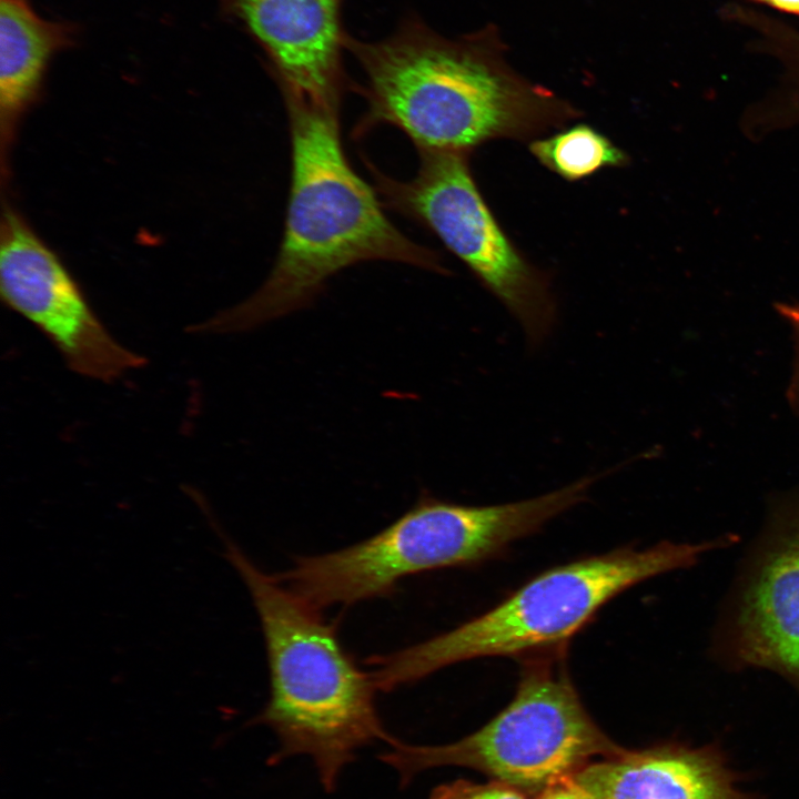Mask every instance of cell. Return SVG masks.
I'll use <instances>...</instances> for the list:
<instances>
[{
  "instance_id": "obj_17",
  "label": "cell",
  "mask_w": 799,
  "mask_h": 799,
  "mask_svg": "<svg viewBox=\"0 0 799 799\" xmlns=\"http://www.w3.org/2000/svg\"><path fill=\"white\" fill-rule=\"evenodd\" d=\"M776 9L799 14V0H755Z\"/></svg>"
},
{
  "instance_id": "obj_15",
  "label": "cell",
  "mask_w": 799,
  "mask_h": 799,
  "mask_svg": "<svg viewBox=\"0 0 799 799\" xmlns=\"http://www.w3.org/2000/svg\"><path fill=\"white\" fill-rule=\"evenodd\" d=\"M777 309L793 333L796 357L788 394L792 407L799 411V305L779 304Z\"/></svg>"
},
{
  "instance_id": "obj_11",
  "label": "cell",
  "mask_w": 799,
  "mask_h": 799,
  "mask_svg": "<svg viewBox=\"0 0 799 799\" xmlns=\"http://www.w3.org/2000/svg\"><path fill=\"white\" fill-rule=\"evenodd\" d=\"M570 777L591 799H748L710 747L625 750L590 761Z\"/></svg>"
},
{
  "instance_id": "obj_3",
  "label": "cell",
  "mask_w": 799,
  "mask_h": 799,
  "mask_svg": "<svg viewBox=\"0 0 799 799\" xmlns=\"http://www.w3.org/2000/svg\"><path fill=\"white\" fill-rule=\"evenodd\" d=\"M224 557L249 589L261 620L270 670V698L254 719L271 728L279 747L270 762L312 759L326 792L336 790L347 765L363 747L398 739L383 726L372 674L341 644L334 625L275 576L260 569L210 518Z\"/></svg>"
},
{
  "instance_id": "obj_8",
  "label": "cell",
  "mask_w": 799,
  "mask_h": 799,
  "mask_svg": "<svg viewBox=\"0 0 799 799\" xmlns=\"http://www.w3.org/2000/svg\"><path fill=\"white\" fill-rule=\"evenodd\" d=\"M711 657L727 670L762 669L799 695V494L771 505L720 606Z\"/></svg>"
},
{
  "instance_id": "obj_9",
  "label": "cell",
  "mask_w": 799,
  "mask_h": 799,
  "mask_svg": "<svg viewBox=\"0 0 799 799\" xmlns=\"http://www.w3.org/2000/svg\"><path fill=\"white\" fill-rule=\"evenodd\" d=\"M0 231L3 303L42 332L72 372L109 383L145 365L114 338L60 257L7 203Z\"/></svg>"
},
{
  "instance_id": "obj_7",
  "label": "cell",
  "mask_w": 799,
  "mask_h": 799,
  "mask_svg": "<svg viewBox=\"0 0 799 799\" xmlns=\"http://www.w3.org/2000/svg\"><path fill=\"white\" fill-rule=\"evenodd\" d=\"M418 152V170L408 181L371 169L378 193L431 230L515 316L532 343H540L556 317L548 276L500 227L472 175L468 152Z\"/></svg>"
},
{
  "instance_id": "obj_13",
  "label": "cell",
  "mask_w": 799,
  "mask_h": 799,
  "mask_svg": "<svg viewBox=\"0 0 799 799\" xmlns=\"http://www.w3.org/2000/svg\"><path fill=\"white\" fill-rule=\"evenodd\" d=\"M533 156L567 181L588 178L606 168L629 163L627 153L588 124H575L529 141Z\"/></svg>"
},
{
  "instance_id": "obj_10",
  "label": "cell",
  "mask_w": 799,
  "mask_h": 799,
  "mask_svg": "<svg viewBox=\"0 0 799 799\" xmlns=\"http://www.w3.org/2000/svg\"><path fill=\"white\" fill-rule=\"evenodd\" d=\"M262 49L283 99L338 109L345 85L343 0H220Z\"/></svg>"
},
{
  "instance_id": "obj_16",
  "label": "cell",
  "mask_w": 799,
  "mask_h": 799,
  "mask_svg": "<svg viewBox=\"0 0 799 799\" xmlns=\"http://www.w3.org/2000/svg\"><path fill=\"white\" fill-rule=\"evenodd\" d=\"M536 799H591L569 776L562 777L546 787Z\"/></svg>"
},
{
  "instance_id": "obj_4",
  "label": "cell",
  "mask_w": 799,
  "mask_h": 799,
  "mask_svg": "<svg viewBox=\"0 0 799 799\" xmlns=\"http://www.w3.org/2000/svg\"><path fill=\"white\" fill-rule=\"evenodd\" d=\"M729 535L692 543L660 542L620 548L537 575L486 613L414 646L370 658L378 690L391 691L441 668L482 657H524L560 648L608 600L672 570L690 568Z\"/></svg>"
},
{
  "instance_id": "obj_1",
  "label": "cell",
  "mask_w": 799,
  "mask_h": 799,
  "mask_svg": "<svg viewBox=\"0 0 799 799\" xmlns=\"http://www.w3.org/2000/svg\"><path fill=\"white\" fill-rule=\"evenodd\" d=\"M365 77V124L403 131L418 151L471 153L495 139L534 140L579 111L516 72L496 27L455 39L416 17L373 42L348 37Z\"/></svg>"
},
{
  "instance_id": "obj_2",
  "label": "cell",
  "mask_w": 799,
  "mask_h": 799,
  "mask_svg": "<svg viewBox=\"0 0 799 799\" xmlns=\"http://www.w3.org/2000/svg\"><path fill=\"white\" fill-rule=\"evenodd\" d=\"M291 184L282 242L264 283L250 297L190 327L202 334L252 330L303 309L351 265L390 261L444 273L439 256L403 234L374 190L353 170L338 109L284 99Z\"/></svg>"
},
{
  "instance_id": "obj_5",
  "label": "cell",
  "mask_w": 799,
  "mask_h": 799,
  "mask_svg": "<svg viewBox=\"0 0 799 799\" xmlns=\"http://www.w3.org/2000/svg\"><path fill=\"white\" fill-rule=\"evenodd\" d=\"M583 477L547 494L473 506L428 495L377 534L345 548L296 558L275 578L315 609L385 597L423 572L478 564L583 502Z\"/></svg>"
},
{
  "instance_id": "obj_6",
  "label": "cell",
  "mask_w": 799,
  "mask_h": 799,
  "mask_svg": "<svg viewBox=\"0 0 799 799\" xmlns=\"http://www.w3.org/2000/svg\"><path fill=\"white\" fill-rule=\"evenodd\" d=\"M516 694L508 706L477 731L445 745L397 740L380 755L407 787L421 772L459 766L536 797L596 756H617L615 744L585 709L559 649L526 656Z\"/></svg>"
},
{
  "instance_id": "obj_14",
  "label": "cell",
  "mask_w": 799,
  "mask_h": 799,
  "mask_svg": "<svg viewBox=\"0 0 799 799\" xmlns=\"http://www.w3.org/2000/svg\"><path fill=\"white\" fill-rule=\"evenodd\" d=\"M429 799H528L526 793L502 781L474 783L456 780L436 787Z\"/></svg>"
},
{
  "instance_id": "obj_12",
  "label": "cell",
  "mask_w": 799,
  "mask_h": 799,
  "mask_svg": "<svg viewBox=\"0 0 799 799\" xmlns=\"http://www.w3.org/2000/svg\"><path fill=\"white\" fill-rule=\"evenodd\" d=\"M75 28L49 21L28 0H0V124L2 153L39 98L52 57L74 43Z\"/></svg>"
}]
</instances>
